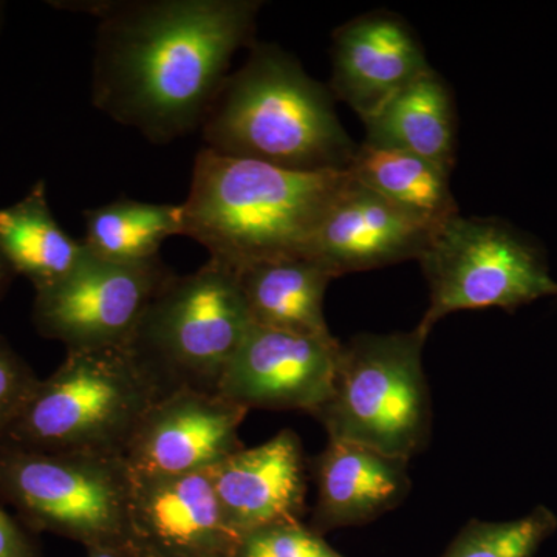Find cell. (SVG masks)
Wrapping results in <instances>:
<instances>
[{"label": "cell", "mask_w": 557, "mask_h": 557, "mask_svg": "<svg viewBox=\"0 0 557 557\" xmlns=\"http://www.w3.org/2000/svg\"><path fill=\"white\" fill-rule=\"evenodd\" d=\"M259 9L251 0L84 3L101 20L95 106L159 145L203 126Z\"/></svg>", "instance_id": "cell-1"}, {"label": "cell", "mask_w": 557, "mask_h": 557, "mask_svg": "<svg viewBox=\"0 0 557 557\" xmlns=\"http://www.w3.org/2000/svg\"><path fill=\"white\" fill-rule=\"evenodd\" d=\"M348 171L302 172L201 149L182 236L234 271L263 260L306 256Z\"/></svg>", "instance_id": "cell-2"}, {"label": "cell", "mask_w": 557, "mask_h": 557, "mask_svg": "<svg viewBox=\"0 0 557 557\" xmlns=\"http://www.w3.org/2000/svg\"><path fill=\"white\" fill-rule=\"evenodd\" d=\"M201 131L207 148L220 156L292 171H348L358 149L330 91L270 44L256 46L247 64L226 78Z\"/></svg>", "instance_id": "cell-3"}, {"label": "cell", "mask_w": 557, "mask_h": 557, "mask_svg": "<svg viewBox=\"0 0 557 557\" xmlns=\"http://www.w3.org/2000/svg\"><path fill=\"white\" fill-rule=\"evenodd\" d=\"M164 395L126 346L70 350L38 381L0 443L40 453L123 457Z\"/></svg>", "instance_id": "cell-4"}, {"label": "cell", "mask_w": 557, "mask_h": 557, "mask_svg": "<svg viewBox=\"0 0 557 557\" xmlns=\"http://www.w3.org/2000/svg\"><path fill=\"white\" fill-rule=\"evenodd\" d=\"M428 333H361L341 344L332 394L314 418L329 440L409 460L431 442Z\"/></svg>", "instance_id": "cell-5"}, {"label": "cell", "mask_w": 557, "mask_h": 557, "mask_svg": "<svg viewBox=\"0 0 557 557\" xmlns=\"http://www.w3.org/2000/svg\"><path fill=\"white\" fill-rule=\"evenodd\" d=\"M251 325L236 271L209 259L160 288L126 347L164 394L175 388L218 392Z\"/></svg>", "instance_id": "cell-6"}, {"label": "cell", "mask_w": 557, "mask_h": 557, "mask_svg": "<svg viewBox=\"0 0 557 557\" xmlns=\"http://www.w3.org/2000/svg\"><path fill=\"white\" fill-rule=\"evenodd\" d=\"M418 260L429 285V307L418 327L428 335L456 311L512 313L557 296L544 249L504 220L453 215L434 231Z\"/></svg>", "instance_id": "cell-7"}, {"label": "cell", "mask_w": 557, "mask_h": 557, "mask_svg": "<svg viewBox=\"0 0 557 557\" xmlns=\"http://www.w3.org/2000/svg\"><path fill=\"white\" fill-rule=\"evenodd\" d=\"M131 472L123 457L40 453L0 443V504L22 522L131 552Z\"/></svg>", "instance_id": "cell-8"}, {"label": "cell", "mask_w": 557, "mask_h": 557, "mask_svg": "<svg viewBox=\"0 0 557 557\" xmlns=\"http://www.w3.org/2000/svg\"><path fill=\"white\" fill-rule=\"evenodd\" d=\"M174 271L163 260L116 263L91 255L58 284L36 292L33 322L70 350L127 346Z\"/></svg>", "instance_id": "cell-9"}, {"label": "cell", "mask_w": 557, "mask_h": 557, "mask_svg": "<svg viewBox=\"0 0 557 557\" xmlns=\"http://www.w3.org/2000/svg\"><path fill=\"white\" fill-rule=\"evenodd\" d=\"M249 410L218 392L175 388L157 399L124 454L132 475L203 472L245 448L239 429Z\"/></svg>", "instance_id": "cell-10"}, {"label": "cell", "mask_w": 557, "mask_h": 557, "mask_svg": "<svg viewBox=\"0 0 557 557\" xmlns=\"http://www.w3.org/2000/svg\"><path fill=\"white\" fill-rule=\"evenodd\" d=\"M341 343L251 325L219 381L242 408L314 416L332 394Z\"/></svg>", "instance_id": "cell-11"}, {"label": "cell", "mask_w": 557, "mask_h": 557, "mask_svg": "<svg viewBox=\"0 0 557 557\" xmlns=\"http://www.w3.org/2000/svg\"><path fill=\"white\" fill-rule=\"evenodd\" d=\"M127 519L134 557H236L242 541L223 515L209 469L131 474Z\"/></svg>", "instance_id": "cell-12"}, {"label": "cell", "mask_w": 557, "mask_h": 557, "mask_svg": "<svg viewBox=\"0 0 557 557\" xmlns=\"http://www.w3.org/2000/svg\"><path fill=\"white\" fill-rule=\"evenodd\" d=\"M437 228L348 175L319 223L306 256L339 277L418 260Z\"/></svg>", "instance_id": "cell-13"}, {"label": "cell", "mask_w": 557, "mask_h": 557, "mask_svg": "<svg viewBox=\"0 0 557 557\" xmlns=\"http://www.w3.org/2000/svg\"><path fill=\"white\" fill-rule=\"evenodd\" d=\"M220 507L240 539L263 528L299 523L306 511L307 463L299 435L282 429L209 469Z\"/></svg>", "instance_id": "cell-14"}, {"label": "cell", "mask_w": 557, "mask_h": 557, "mask_svg": "<svg viewBox=\"0 0 557 557\" xmlns=\"http://www.w3.org/2000/svg\"><path fill=\"white\" fill-rule=\"evenodd\" d=\"M332 90L362 121L432 70L409 25L395 14L370 13L333 38Z\"/></svg>", "instance_id": "cell-15"}, {"label": "cell", "mask_w": 557, "mask_h": 557, "mask_svg": "<svg viewBox=\"0 0 557 557\" xmlns=\"http://www.w3.org/2000/svg\"><path fill=\"white\" fill-rule=\"evenodd\" d=\"M317 505L310 530L321 534L366 525L394 511L410 494L409 460L329 440L311 463Z\"/></svg>", "instance_id": "cell-16"}, {"label": "cell", "mask_w": 557, "mask_h": 557, "mask_svg": "<svg viewBox=\"0 0 557 557\" xmlns=\"http://www.w3.org/2000/svg\"><path fill=\"white\" fill-rule=\"evenodd\" d=\"M252 324L295 335L336 339L325 321L332 273L309 256L263 260L236 271Z\"/></svg>", "instance_id": "cell-17"}, {"label": "cell", "mask_w": 557, "mask_h": 557, "mask_svg": "<svg viewBox=\"0 0 557 557\" xmlns=\"http://www.w3.org/2000/svg\"><path fill=\"white\" fill-rule=\"evenodd\" d=\"M364 124L366 145L416 153L449 172L456 164L453 94L434 69L398 91Z\"/></svg>", "instance_id": "cell-18"}, {"label": "cell", "mask_w": 557, "mask_h": 557, "mask_svg": "<svg viewBox=\"0 0 557 557\" xmlns=\"http://www.w3.org/2000/svg\"><path fill=\"white\" fill-rule=\"evenodd\" d=\"M0 249L14 274L27 277L36 292L67 277L89 256L86 244L70 237L54 219L44 182L0 208Z\"/></svg>", "instance_id": "cell-19"}, {"label": "cell", "mask_w": 557, "mask_h": 557, "mask_svg": "<svg viewBox=\"0 0 557 557\" xmlns=\"http://www.w3.org/2000/svg\"><path fill=\"white\" fill-rule=\"evenodd\" d=\"M351 177L429 225L458 214L448 170L405 150L358 146L348 166Z\"/></svg>", "instance_id": "cell-20"}, {"label": "cell", "mask_w": 557, "mask_h": 557, "mask_svg": "<svg viewBox=\"0 0 557 557\" xmlns=\"http://www.w3.org/2000/svg\"><path fill=\"white\" fill-rule=\"evenodd\" d=\"M86 247L97 258L116 263H143L160 258L170 237L182 234V205L120 199L89 209Z\"/></svg>", "instance_id": "cell-21"}, {"label": "cell", "mask_w": 557, "mask_h": 557, "mask_svg": "<svg viewBox=\"0 0 557 557\" xmlns=\"http://www.w3.org/2000/svg\"><path fill=\"white\" fill-rule=\"evenodd\" d=\"M557 530V516L539 505L508 522L469 520L442 557H534Z\"/></svg>", "instance_id": "cell-22"}, {"label": "cell", "mask_w": 557, "mask_h": 557, "mask_svg": "<svg viewBox=\"0 0 557 557\" xmlns=\"http://www.w3.org/2000/svg\"><path fill=\"white\" fill-rule=\"evenodd\" d=\"M38 381L30 366L0 336V440L20 417Z\"/></svg>", "instance_id": "cell-23"}, {"label": "cell", "mask_w": 557, "mask_h": 557, "mask_svg": "<svg viewBox=\"0 0 557 557\" xmlns=\"http://www.w3.org/2000/svg\"><path fill=\"white\" fill-rule=\"evenodd\" d=\"M310 533L302 522L263 528L242 539L236 557H306Z\"/></svg>", "instance_id": "cell-24"}, {"label": "cell", "mask_w": 557, "mask_h": 557, "mask_svg": "<svg viewBox=\"0 0 557 557\" xmlns=\"http://www.w3.org/2000/svg\"><path fill=\"white\" fill-rule=\"evenodd\" d=\"M0 557H38L20 520L0 504Z\"/></svg>", "instance_id": "cell-25"}, {"label": "cell", "mask_w": 557, "mask_h": 557, "mask_svg": "<svg viewBox=\"0 0 557 557\" xmlns=\"http://www.w3.org/2000/svg\"><path fill=\"white\" fill-rule=\"evenodd\" d=\"M306 557H343L325 544L321 534L311 530L309 542H307Z\"/></svg>", "instance_id": "cell-26"}, {"label": "cell", "mask_w": 557, "mask_h": 557, "mask_svg": "<svg viewBox=\"0 0 557 557\" xmlns=\"http://www.w3.org/2000/svg\"><path fill=\"white\" fill-rule=\"evenodd\" d=\"M14 276H16V274L11 270L5 256H3L2 249H0V298L5 295V292L9 289Z\"/></svg>", "instance_id": "cell-27"}, {"label": "cell", "mask_w": 557, "mask_h": 557, "mask_svg": "<svg viewBox=\"0 0 557 557\" xmlns=\"http://www.w3.org/2000/svg\"><path fill=\"white\" fill-rule=\"evenodd\" d=\"M89 557H134L127 549L121 548H89Z\"/></svg>", "instance_id": "cell-28"}, {"label": "cell", "mask_w": 557, "mask_h": 557, "mask_svg": "<svg viewBox=\"0 0 557 557\" xmlns=\"http://www.w3.org/2000/svg\"><path fill=\"white\" fill-rule=\"evenodd\" d=\"M0 10H2V7H0Z\"/></svg>", "instance_id": "cell-29"}]
</instances>
